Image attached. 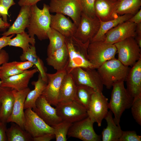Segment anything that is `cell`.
Masks as SVG:
<instances>
[{"label":"cell","instance_id":"cell-54","mask_svg":"<svg viewBox=\"0 0 141 141\" xmlns=\"http://www.w3.org/2000/svg\"></svg>","mask_w":141,"mask_h":141},{"label":"cell","instance_id":"cell-49","mask_svg":"<svg viewBox=\"0 0 141 141\" xmlns=\"http://www.w3.org/2000/svg\"><path fill=\"white\" fill-rule=\"evenodd\" d=\"M0 30L1 31L5 30L10 26V24L5 22L0 17Z\"/></svg>","mask_w":141,"mask_h":141},{"label":"cell","instance_id":"cell-2","mask_svg":"<svg viewBox=\"0 0 141 141\" xmlns=\"http://www.w3.org/2000/svg\"><path fill=\"white\" fill-rule=\"evenodd\" d=\"M90 42L84 43L73 36L65 37V43L69 56V61L66 69L70 73L78 67L93 68L88 58L87 49Z\"/></svg>","mask_w":141,"mask_h":141},{"label":"cell","instance_id":"cell-35","mask_svg":"<svg viewBox=\"0 0 141 141\" xmlns=\"http://www.w3.org/2000/svg\"><path fill=\"white\" fill-rule=\"evenodd\" d=\"M72 123L62 121L52 127L54 129V134L56 141H66L68 131Z\"/></svg>","mask_w":141,"mask_h":141},{"label":"cell","instance_id":"cell-50","mask_svg":"<svg viewBox=\"0 0 141 141\" xmlns=\"http://www.w3.org/2000/svg\"><path fill=\"white\" fill-rule=\"evenodd\" d=\"M136 33V36H141V23L137 24Z\"/></svg>","mask_w":141,"mask_h":141},{"label":"cell","instance_id":"cell-6","mask_svg":"<svg viewBox=\"0 0 141 141\" xmlns=\"http://www.w3.org/2000/svg\"><path fill=\"white\" fill-rule=\"evenodd\" d=\"M118 59L124 65L132 66L141 58V48L134 37H129L114 44Z\"/></svg>","mask_w":141,"mask_h":141},{"label":"cell","instance_id":"cell-1","mask_svg":"<svg viewBox=\"0 0 141 141\" xmlns=\"http://www.w3.org/2000/svg\"><path fill=\"white\" fill-rule=\"evenodd\" d=\"M30 10V23L27 28L28 34L32 37L36 35L40 40L48 39L51 16L49 5L44 3L43 9H40L35 4L31 6Z\"/></svg>","mask_w":141,"mask_h":141},{"label":"cell","instance_id":"cell-7","mask_svg":"<svg viewBox=\"0 0 141 141\" xmlns=\"http://www.w3.org/2000/svg\"><path fill=\"white\" fill-rule=\"evenodd\" d=\"M96 69L78 67L70 72L77 85H84L92 88L95 91L102 92L103 84Z\"/></svg>","mask_w":141,"mask_h":141},{"label":"cell","instance_id":"cell-31","mask_svg":"<svg viewBox=\"0 0 141 141\" xmlns=\"http://www.w3.org/2000/svg\"><path fill=\"white\" fill-rule=\"evenodd\" d=\"M141 6V0H119L116 13L119 15H134L140 9Z\"/></svg>","mask_w":141,"mask_h":141},{"label":"cell","instance_id":"cell-44","mask_svg":"<svg viewBox=\"0 0 141 141\" xmlns=\"http://www.w3.org/2000/svg\"><path fill=\"white\" fill-rule=\"evenodd\" d=\"M42 0H19V5L21 7L25 6H31L36 4L37 3Z\"/></svg>","mask_w":141,"mask_h":141},{"label":"cell","instance_id":"cell-3","mask_svg":"<svg viewBox=\"0 0 141 141\" xmlns=\"http://www.w3.org/2000/svg\"><path fill=\"white\" fill-rule=\"evenodd\" d=\"M124 81L114 83L113 84L111 98L108 107L114 114L115 124L120 125V119L125 110L131 107L134 98L125 87Z\"/></svg>","mask_w":141,"mask_h":141},{"label":"cell","instance_id":"cell-10","mask_svg":"<svg viewBox=\"0 0 141 141\" xmlns=\"http://www.w3.org/2000/svg\"><path fill=\"white\" fill-rule=\"evenodd\" d=\"M108 103V99L102 92L95 91L92 95L87 113L88 117L98 126H101L103 120L107 114Z\"/></svg>","mask_w":141,"mask_h":141},{"label":"cell","instance_id":"cell-53","mask_svg":"<svg viewBox=\"0 0 141 141\" xmlns=\"http://www.w3.org/2000/svg\"><path fill=\"white\" fill-rule=\"evenodd\" d=\"M110 0L113 1H114V2H116V1H118L119 0Z\"/></svg>","mask_w":141,"mask_h":141},{"label":"cell","instance_id":"cell-8","mask_svg":"<svg viewBox=\"0 0 141 141\" xmlns=\"http://www.w3.org/2000/svg\"><path fill=\"white\" fill-rule=\"evenodd\" d=\"M49 6L50 12L68 16L78 27L82 13L78 0H50Z\"/></svg>","mask_w":141,"mask_h":141},{"label":"cell","instance_id":"cell-25","mask_svg":"<svg viewBox=\"0 0 141 141\" xmlns=\"http://www.w3.org/2000/svg\"><path fill=\"white\" fill-rule=\"evenodd\" d=\"M46 60L47 64L57 71L66 70L68 63L69 56L65 44L61 48L47 55Z\"/></svg>","mask_w":141,"mask_h":141},{"label":"cell","instance_id":"cell-11","mask_svg":"<svg viewBox=\"0 0 141 141\" xmlns=\"http://www.w3.org/2000/svg\"><path fill=\"white\" fill-rule=\"evenodd\" d=\"M94 122L88 117L72 123L68 131L69 137L78 138L83 141H99L101 136L97 135L93 128Z\"/></svg>","mask_w":141,"mask_h":141},{"label":"cell","instance_id":"cell-20","mask_svg":"<svg viewBox=\"0 0 141 141\" xmlns=\"http://www.w3.org/2000/svg\"><path fill=\"white\" fill-rule=\"evenodd\" d=\"M50 27L65 37L73 36L77 28V26L69 17L58 13L51 14Z\"/></svg>","mask_w":141,"mask_h":141},{"label":"cell","instance_id":"cell-45","mask_svg":"<svg viewBox=\"0 0 141 141\" xmlns=\"http://www.w3.org/2000/svg\"><path fill=\"white\" fill-rule=\"evenodd\" d=\"M9 59L8 53L6 51L2 49L0 53V67L4 63L8 62Z\"/></svg>","mask_w":141,"mask_h":141},{"label":"cell","instance_id":"cell-13","mask_svg":"<svg viewBox=\"0 0 141 141\" xmlns=\"http://www.w3.org/2000/svg\"><path fill=\"white\" fill-rule=\"evenodd\" d=\"M100 26V20L97 16L91 18L82 13L79 23L73 36L84 43L90 42L97 33Z\"/></svg>","mask_w":141,"mask_h":141},{"label":"cell","instance_id":"cell-23","mask_svg":"<svg viewBox=\"0 0 141 141\" xmlns=\"http://www.w3.org/2000/svg\"><path fill=\"white\" fill-rule=\"evenodd\" d=\"M30 7L27 6L21 7L19 14L14 23L9 27L7 31L5 32L1 35L8 36L24 32L25 29L27 28L29 24Z\"/></svg>","mask_w":141,"mask_h":141},{"label":"cell","instance_id":"cell-52","mask_svg":"<svg viewBox=\"0 0 141 141\" xmlns=\"http://www.w3.org/2000/svg\"><path fill=\"white\" fill-rule=\"evenodd\" d=\"M2 81L1 80H0V85L2 83ZM1 106V103H0V107Z\"/></svg>","mask_w":141,"mask_h":141},{"label":"cell","instance_id":"cell-39","mask_svg":"<svg viewBox=\"0 0 141 141\" xmlns=\"http://www.w3.org/2000/svg\"><path fill=\"white\" fill-rule=\"evenodd\" d=\"M141 136L134 131H122L119 141H141Z\"/></svg>","mask_w":141,"mask_h":141},{"label":"cell","instance_id":"cell-36","mask_svg":"<svg viewBox=\"0 0 141 141\" xmlns=\"http://www.w3.org/2000/svg\"><path fill=\"white\" fill-rule=\"evenodd\" d=\"M23 72L18 69L13 62H8L3 64L0 67V79L2 80Z\"/></svg>","mask_w":141,"mask_h":141},{"label":"cell","instance_id":"cell-21","mask_svg":"<svg viewBox=\"0 0 141 141\" xmlns=\"http://www.w3.org/2000/svg\"><path fill=\"white\" fill-rule=\"evenodd\" d=\"M118 1L95 0L94 8L96 16L100 21L103 22L117 17L119 16L116 13Z\"/></svg>","mask_w":141,"mask_h":141},{"label":"cell","instance_id":"cell-19","mask_svg":"<svg viewBox=\"0 0 141 141\" xmlns=\"http://www.w3.org/2000/svg\"><path fill=\"white\" fill-rule=\"evenodd\" d=\"M126 89L133 98L141 94V58L130 69L126 79Z\"/></svg>","mask_w":141,"mask_h":141},{"label":"cell","instance_id":"cell-12","mask_svg":"<svg viewBox=\"0 0 141 141\" xmlns=\"http://www.w3.org/2000/svg\"><path fill=\"white\" fill-rule=\"evenodd\" d=\"M56 106L57 114L63 121L73 123L88 117L86 109L74 100Z\"/></svg>","mask_w":141,"mask_h":141},{"label":"cell","instance_id":"cell-5","mask_svg":"<svg viewBox=\"0 0 141 141\" xmlns=\"http://www.w3.org/2000/svg\"><path fill=\"white\" fill-rule=\"evenodd\" d=\"M116 52L114 44L106 43L103 41L90 42L87 49L89 60L96 69L106 62L115 58Z\"/></svg>","mask_w":141,"mask_h":141},{"label":"cell","instance_id":"cell-4","mask_svg":"<svg viewBox=\"0 0 141 141\" xmlns=\"http://www.w3.org/2000/svg\"><path fill=\"white\" fill-rule=\"evenodd\" d=\"M130 69L115 58L106 62L97 69L103 85L110 89L114 83L125 80Z\"/></svg>","mask_w":141,"mask_h":141},{"label":"cell","instance_id":"cell-24","mask_svg":"<svg viewBox=\"0 0 141 141\" xmlns=\"http://www.w3.org/2000/svg\"><path fill=\"white\" fill-rule=\"evenodd\" d=\"M77 88L73 78L70 73H67L62 80L60 89L58 103H65L74 100Z\"/></svg>","mask_w":141,"mask_h":141},{"label":"cell","instance_id":"cell-22","mask_svg":"<svg viewBox=\"0 0 141 141\" xmlns=\"http://www.w3.org/2000/svg\"><path fill=\"white\" fill-rule=\"evenodd\" d=\"M14 102L12 90L10 88L0 86V121L7 123L11 115Z\"/></svg>","mask_w":141,"mask_h":141},{"label":"cell","instance_id":"cell-37","mask_svg":"<svg viewBox=\"0 0 141 141\" xmlns=\"http://www.w3.org/2000/svg\"><path fill=\"white\" fill-rule=\"evenodd\" d=\"M80 5L82 13L91 18L96 17L95 10V0H78Z\"/></svg>","mask_w":141,"mask_h":141},{"label":"cell","instance_id":"cell-26","mask_svg":"<svg viewBox=\"0 0 141 141\" xmlns=\"http://www.w3.org/2000/svg\"><path fill=\"white\" fill-rule=\"evenodd\" d=\"M112 112L108 111L104 119L107 123V126L104 128L102 133L103 141H119L122 131L120 125L115 123L112 117Z\"/></svg>","mask_w":141,"mask_h":141},{"label":"cell","instance_id":"cell-34","mask_svg":"<svg viewBox=\"0 0 141 141\" xmlns=\"http://www.w3.org/2000/svg\"><path fill=\"white\" fill-rule=\"evenodd\" d=\"M49 43L47 50V55H49L65 44V37L55 30L50 28L47 32Z\"/></svg>","mask_w":141,"mask_h":141},{"label":"cell","instance_id":"cell-9","mask_svg":"<svg viewBox=\"0 0 141 141\" xmlns=\"http://www.w3.org/2000/svg\"><path fill=\"white\" fill-rule=\"evenodd\" d=\"M24 129L33 137L45 133L54 134V129L47 124L31 108L24 111Z\"/></svg>","mask_w":141,"mask_h":141},{"label":"cell","instance_id":"cell-43","mask_svg":"<svg viewBox=\"0 0 141 141\" xmlns=\"http://www.w3.org/2000/svg\"><path fill=\"white\" fill-rule=\"evenodd\" d=\"M14 35V34H13L9 36H3L0 38V53L3 48L8 46L9 40Z\"/></svg>","mask_w":141,"mask_h":141},{"label":"cell","instance_id":"cell-47","mask_svg":"<svg viewBox=\"0 0 141 141\" xmlns=\"http://www.w3.org/2000/svg\"><path fill=\"white\" fill-rule=\"evenodd\" d=\"M8 10L3 5L0 4V16L3 18V20L8 23L7 16Z\"/></svg>","mask_w":141,"mask_h":141},{"label":"cell","instance_id":"cell-16","mask_svg":"<svg viewBox=\"0 0 141 141\" xmlns=\"http://www.w3.org/2000/svg\"><path fill=\"white\" fill-rule=\"evenodd\" d=\"M30 91L28 87L20 91L12 90L14 102L12 113L7 119V123H15L24 129V103L27 95Z\"/></svg>","mask_w":141,"mask_h":141},{"label":"cell","instance_id":"cell-28","mask_svg":"<svg viewBox=\"0 0 141 141\" xmlns=\"http://www.w3.org/2000/svg\"><path fill=\"white\" fill-rule=\"evenodd\" d=\"M31 84L34 86V89L31 90L27 95L24 103V109L35 108L36 100L42 95L47 85L39 73L37 80L32 82Z\"/></svg>","mask_w":141,"mask_h":141},{"label":"cell","instance_id":"cell-42","mask_svg":"<svg viewBox=\"0 0 141 141\" xmlns=\"http://www.w3.org/2000/svg\"><path fill=\"white\" fill-rule=\"evenodd\" d=\"M6 123L0 121V141L7 140L6 134Z\"/></svg>","mask_w":141,"mask_h":141},{"label":"cell","instance_id":"cell-14","mask_svg":"<svg viewBox=\"0 0 141 141\" xmlns=\"http://www.w3.org/2000/svg\"><path fill=\"white\" fill-rule=\"evenodd\" d=\"M67 73L66 70L57 71L53 74L46 73L47 85L42 95L50 105L56 106L58 104L61 84Z\"/></svg>","mask_w":141,"mask_h":141},{"label":"cell","instance_id":"cell-32","mask_svg":"<svg viewBox=\"0 0 141 141\" xmlns=\"http://www.w3.org/2000/svg\"><path fill=\"white\" fill-rule=\"evenodd\" d=\"M95 91L89 86L84 85H77L74 100L87 109L91 96Z\"/></svg>","mask_w":141,"mask_h":141},{"label":"cell","instance_id":"cell-46","mask_svg":"<svg viewBox=\"0 0 141 141\" xmlns=\"http://www.w3.org/2000/svg\"><path fill=\"white\" fill-rule=\"evenodd\" d=\"M128 20L136 24L141 23V9Z\"/></svg>","mask_w":141,"mask_h":141},{"label":"cell","instance_id":"cell-48","mask_svg":"<svg viewBox=\"0 0 141 141\" xmlns=\"http://www.w3.org/2000/svg\"><path fill=\"white\" fill-rule=\"evenodd\" d=\"M0 4L4 6L8 10L12 6L15 4L14 0H0Z\"/></svg>","mask_w":141,"mask_h":141},{"label":"cell","instance_id":"cell-17","mask_svg":"<svg viewBox=\"0 0 141 141\" xmlns=\"http://www.w3.org/2000/svg\"><path fill=\"white\" fill-rule=\"evenodd\" d=\"M32 110L47 124L52 127L62 121L57 115L56 108L52 107L42 95L36 100L35 107Z\"/></svg>","mask_w":141,"mask_h":141},{"label":"cell","instance_id":"cell-18","mask_svg":"<svg viewBox=\"0 0 141 141\" xmlns=\"http://www.w3.org/2000/svg\"><path fill=\"white\" fill-rule=\"evenodd\" d=\"M38 72H39L38 70L36 67L31 70L24 71L2 80L0 86L9 87L12 90L17 91L22 90L28 87L30 80Z\"/></svg>","mask_w":141,"mask_h":141},{"label":"cell","instance_id":"cell-51","mask_svg":"<svg viewBox=\"0 0 141 141\" xmlns=\"http://www.w3.org/2000/svg\"><path fill=\"white\" fill-rule=\"evenodd\" d=\"M134 38L137 44L141 48V36H136Z\"/></svg>","mask_w":141,"mask_h":141},{"label":"cell","instance_id":"cell-30","mask_svg":"<svg viewBox=\"0 0 141 141\" xmlns=\"http://www.w3.org/2000/svg\"><path fill=\"white\" fill-rule=\"evenodd\" d=\"M6 134L8 141H33V137L28 133L14 123L7 129Z\"/></svg>","mask_w":141,"mask_h":141},{"label":"cell","instance_id":"cell-27","mask_svg":"<svg viewBox=\"0 0 141 141\" xmlns=\"http://www.w3.org/2000/svg\"><path fill=\"white\" fill-rule=\"evenodd\" d=\"M20 59L22 61H28L32 63L38 70L42 79L47 83L46 69L42 60L37 55L35 45H31L26 51L23 52Z\"/></svg>","mask_w":141,"mask_h":141},{"label":"cell","instance_id":"cell-29","mask_svg":"<svg viewBox=\"0 0 141 141\" xmlns=\"http://www.w3.org/2000/svg\"><path fill=\"white\" fill-rule=\"evenodd\" d=\"M133 15L127 14L119 15L115 19L106 21L103 22L100 20V26L99 31L91 42L104 41L105 35L108 31L119 24L128 20Z\"/></svg>","mask_w":141,"mask_h":141},{"label":"cell","instance_id":"cell-40","mask_svg":"<svg viewBox=\"0 0 141 141\" xmlns=\"http://www.w3.org/2000/svg\"><path fill=\"white\" fill-rule=\"evenodd\" d=\"M13 62L16 67L19 70L22 71L27 70L34 66L32 63L28 61Z\"/></svg>","mask_w":141,"mask_h":141},{"label":"cell","instance_id":"cell-15","mask_svg":"<svg viewBox=\"0 0 141 141\" xmlns=\"http://www.w3.org/2000/svg\"><path fill=\"white\" fill-rule=\"evenodd\" d=\"M137 24L128 20L121 23L108 31L106 34L104 42L114 44L130 37L136 36Z\"/></svg>","mask_w":141,"mask_h":141},{"label":"cell","instance_id":"cell-41","mask_svg":"<svg viewBox=\"0 0 141 141\" xmlns=\"http://www.w3.org/2000/svg\"><path fill=\"white\" fill-rule=\"evenodd\" d=\"M55 138L53 133H45L38 137L33 138V141H49Z\"/></svg>","mask_w":141,"mask_h":141},{"label":"cell","instance_id":"cell-38","mask_svg":"<svg viewBox=\"0 0 141 141\" xmlns=\"http://www.w3.org/2000/svg\"><path fill=\"white\" fill-rule=\"evenodd\" d=\"M131 108L133 118L137 124L141 125V94L134 98Z\"/></svg>","mask_w":141,"mask_h":141},{"label":"cell","instance_id":"cell-33","mask_svg":"<svg viewBox=\"0 0 141 141\" xmlns=\"http://www.w3.org/2000/svg\"><path fill=\"white\" fill-rule=\"evenodd\" d=\"M36 43L34 37L30 36L27 33L24 31L22 33L16 34L14 38L9 40L8 45L18 47L21 48L23 52L26 51L29 48L30 44L35 45Z\"/></svg>","mask_w":141,"mask_h":141}]
</instances>
